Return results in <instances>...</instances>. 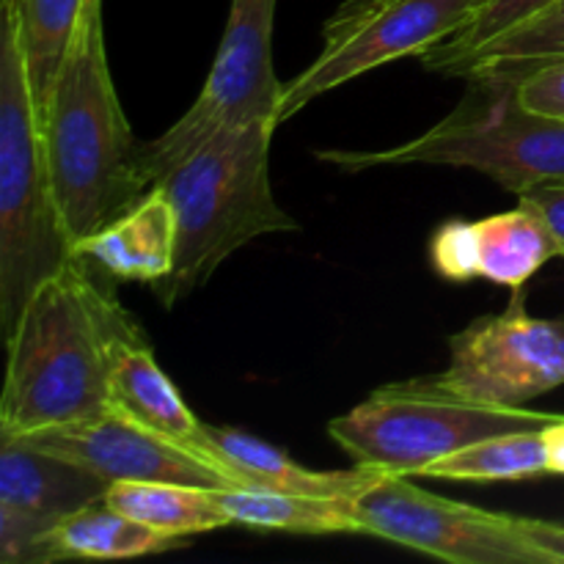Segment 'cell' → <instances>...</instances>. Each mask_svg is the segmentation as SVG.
<instances>
[{
	"label": "cell",
	"instance_id": "obj_1",
	"mask_svg": "<svg viewBox=\"0 0 564 564\" xmlns=\"http://www.w3.org/2000/svg\"><path fill=\"white\" fill-rule=\"evenodd\" d=\"M113 281L91 259L72 253L33 290L6 336L0 435L25 438L110 411L116 352L147 339L116 297Z\"/></svg>",
	"mask_w": 564,
	"mask_h": 564
},
{
	"label": "cell",
	"instance_id": "obj_2",
	"mask_svg": "<svg viewBox=\"0 0 564 564\" xmlns=\"http://www.w3.org/2000/svg\"><path fill=\"white\" fill-rule=\"evenodd\" d=\"M55 202L72 242L152 191L105 53L102 0H88L42 119Z\"/></svg>",
	"mask_w": 564,
	"mask_h": 564
},
{
	"label": "cell",
	"instance_id": "obj_3",
	"mask_svg": "<svg viewBox=\"0 0 564 564\" xmlns=\"http://www.w3.org/2000/svg\"><path fill=\"white\" fill-rule=\"evenodd\" d=\"M273 130L270 121L218 130L158 182L176 213L174 268L152 284L165 308L207 284L231 253L257 237L301 229L270 187Z\"/></svg>",
	"mask_w": 564,
	"mask_h": 564
},
{
	"label": "cell",
	"instance_id": "obj_4",
	"mask_svg": "<svg viewBox=\"0 0 564 564\" xmlns=\"http://www.w3.org/2000/svg\"><path fill=\"white\" fill-rule=\"evenodd\" d=\"M75 253L55 202L14 11L0 0V323L14 330L44 279Z\"/></svg>",
	"mask_w": 564,
	"mask_h": 564
},
{
	"label": "cell",
	"instance_id": "obj_5",
	"mask_svg": "<svg viewBox=\"0 0 564 564\" xmlns=\"http://www.w3.org/2000/svg\"><path fill=\"white\" fill-rule=\"evenodd\" d=\"M314 158L341 171L397 165L474 169L521 196L543 182H564V119L523 108L516 83L474 75L466 77L457 108L413 141L378 152L317 149Z\"/></svg>",
	"mask_w": 564,
	"mask_h": 564
},
{
	"label": "cell",
	"instance_id": "obj_6",
	"mask_svg": "<svg viewBox=\"0 0 564 564\" xmlns=\"http://www.w3.org/2000/svg\"><path fill=\"white\" fill-rule=\"evenodd\" d=\"M560 413L523 405H494L413 378L375 389L361 405L330 419L328 433L361 466L419 477L424 466L457 449L516 430L543 427Z\"/></svg>",
	"mask_w": 564,
	"mask_h": 564
},
{
	"label": "cell",
	"instance_id": "obj_7",
	"mask_svg": "<svg viewBox=\"0 0 564 564\" xmlns=\"http://www.w3.org/2000/svg\"><path fill=\"white\" fill-rule=\"evenodd\" d=\"M477 0H345L323 28V50L297 77L284 83L275 127L308 102L400 58H422L460 31Z\"/></svg>",
	"mask_w": 564,
	"mask_h": 564
},
{
	"label": "cell",
	"instance_id": "obj_8",
	"mask_svg": "<svg viewBox=\"0 0 564 564\" xmlns=\"http://www.w3.org/2000/svg\"><path fill=\"white\" fill-rule=\"evenodd\" d=\"M275 0H231L220 47L196 102L154 141L143 143L149 185H158L209 135L248 121L275 127L284 83L273 66Z\"/></svg>",
	"mask_w": 564,
	"mask_h": 564
},
{
	"label": "cell",
	"instance_id": "obj_9",
	"mask_svg": "<svg viewBox=\"0 0 564 564\" xmlns=\"http://www.w3.org/2000/svg\"><path fill=\"white\" fill-rule=\"evenodd\" d=\"M358 534L455 564H549L518 532L516 516L460 505L386 471L352 499Z\"/></svg>",
	"mask_w": 564,
	"mask_h": 564
},
{
	"label": "cell",
	"instance_id": "obj_10",
	"mask_svg": "<svg viewBox=\"0 0 564 564\" xmlns=\"http://www.w3.org/2000/svg\"><path fill=\"white\" fill-rule=\"evenodd\" d=\"M438 389L494 405H527L564 386V319L534 317L512 290L505 312L485 314L449 339V367L430 375Z\"/></svg>",
	"mask_w": 564,
	"mask_h": 564
},
{
	"label": "cell",
	"instance_id": "obj_11",
	"mask_svg": "<svg viewBox=\"0 0 564 564\" xmlns=\"http://www.w3.org/2000/svg\"><path fill=\"white\" fill-rule=\"evenodd\" d=\"M22 441L75 460L105 482H180L198 488H242L240 479L198 455L191 446L154 433L147 424L110 408L108 413L69 427L44 430Z\"/></svg>",
	"mask_w": 564,
	"mask_h": 564
},
{
	"label": "cell",
	"instance_id": "obj_12",
	"mask_svg": "<svg viewBox=\"0 0 564 564\" xmlns=\"http://www.w3.org/2000/svg\"><path fill=\"white\" fill-rule=\"evenodd\" d=\"M108 488L80 463L0 435V560L44 564V538L66 516L105 501Z\"/></svg>",
	"mask_w": 564,
	"mask_h": 564
},
{
	"label": "cell",
	"instance_id": "obj_13",
	"mask_svg": "<svg viewBox=\"0 0 564 564\" xmlns=\"http://www.w3.org/2000/svg\"><path fill=\"white\" fill-rule=\"evenodd\" d=\"M196 452L218 463L235 479H240L242 488L319 496V499H356L386 474L383 468L361 466V463L347 471H312L292 460L286 452L275 449L242 430L213 427V424H202Z\"/></svg>",
	"mask_w": 564,
	"mask_h": 564
},
{
	"label": "cell",
	"instance_id": "obj_14",
	"mask_svg": "<svg viewBox=\"0 0 564 564\" xmlns=\"http://www.w3.org/2000/svg\"><path fill=\"white\" fill-rule=\"evenodd\" d=\"M75 253L91 259L116 281H163L176 253V213L169 193L154 185L127 213L77 240Z\"/></svg>",
	"mask_w": 564,
	"mask_h": 564
},
{
	"label": "cell",
	"instance_id": "obj_15",
	"mask_svg": "<svg viewBox=\"0 0 564 564\" xmlns=\"http://www.w3.org/2000/svg\"><path fill=\"white\" fill-rule=\"evenodd\" d=\"M110 408L147 424L154 433L196 449L202 424L180 389L160 369L147 339L119 347L110 369Z\"/></svg>",
	"mask_w": 564,
	"mask_h": 564
},
{
	"label": "cell",
	"instance_id": "obj_16",
	"mask_svg": "<svg viewBox=\"0 0 564 564\" xmlns=\"http://www.w3.org/2000/svg\"><path fill=\"white\" fill-rule=\"evenodd\" d=\"M479 246V279L507 290H521L551 259L564 257L554 226L532 202L518 196V207L474 220Z\"/></svg>",
	"mask_w": 564,
	"mask_h": 564
},
{
	"label": "cell",
	"instance_id": "obj_17",
	"mask_svg": "<svg viewBox=\"0 0 564 564\" xmlns=\"http://www.w3.org/2000/svg\"><path fill=\"white\" fill-rule=\"evenodd\" d=\"M185 545V538H171L124 516L108 501H97L66 516L44 538V564L64 560H132Z\"/></svg>",
	"mask_w": 564,
	"mask_h": 564
},
{
	"label": "cell",
	"instance_id": "obj_18",
	"mask_svg": "<svg viewBox=\"0 0 564 564\" xmlns=\"http://www.w3.org/2000/svg\"><path fill=\"white\" fill-rule=\"evenodd\" d=\"M105 501L124 516L171 534V538H193V534L215 532L231 527L229 512L218 499V490L180 482H110Z\"/></svg>",
	"mask_w": 564,
	"mask_h": 564
},
{
	"label": "cell",
	"instance_id": "obj_19",
	"mask_svg": "<svg viewBox=\"0 0 564 564\" xmlns=\"http://www.w3.org/2000/svg\"><path fill=\"white\" fill-rule=\"evenodd\" d=\"M218 499L237 527L290 534H358L352 499H319L264 488H224Z\"/></svg>",
	"mask_w": 564,
	"mask_h": 564
},
{
	"label": "cell",
	"instance_id": "obj_20",
	"mask_svg": "<svg viewBox=\"0 0 564 564\" xmlns=\"http://www.w3.org/2000/svg\"><path fill=\"white\" fill-rule=\"evenodd\" d=\"M11 6L39 121L44 119L88 0H3Z\"/></svg>",
	"mask_w": 564,
	"mask_h": 564
},
{
	"label": "cell",
	"instance_id": "obj_21",
	"mask_svg": "<svg viewBox=\"0 0 564 564\" xmlns=\"http://www.w3.org/2000/svg\"><path fill=\"white\" fill-rule=\"evenodd\" d=\"M549 474L540 427L490 435L424 466L419 477L446 482H521Z\"/></svg>",
	"mask_w": 564,
	"mask_h": 564
},
{
	"label": "cell",
	"instance_id": "obj_22",
	"mask_svg": "<svg viewBox=\"0 0 564 564\" xmlns=\"http://www.w3.org/2000/svg\"><path fill=\"white\" fill-rule=\"evenodd\" d=\"M564 58V0H556L538 17L494 39L457 69V77H494L518 83L538 66Z\"/></svg>",
	"mask_w": 564,
	"mask_h": 564
},
{
	"label": "cell",
	"instance_id": "obj_23",
	"mask_svg": "<svg viewBox=\"0 0 564 564\" xmlns=\"http://www.w3.org/2000/svg\"><path fill=\"white\" fill-rule=\"evenodd\" d=\"M554 3L556 0H477L466 25L457 33H452L449 39H444L441 44L430 47L422 55V64L430 72H438L444 77H457V69L477 50H482L494 39L510 33L512 28L529 22L532 17H538L540 11H545Z\"/></svg>",
	"mask_w": 564,
	"mask_h": 564
},
{
	"label": "cell",
	"instance_id": "obj_24",
	"mask_svg": "<svg viewBox=\"0 0 564 564\" xmlns=\"http://www.w3.org/2000/svg\"><path fill=\"white\" fill-rule=\"evenodd\" d=\"M430 262L441 279L468 284L479 279V246L474 220H446L430 237Z\"/></svg>",
	"mask_w": 564,
	"mask_h": 564
},
{
	"label": "cell",
	"instance_id": "obj_25",
	"mask_svg": "<svg viewBox=\"0 0 564 564\" xmlns=\"http://www.w3.org/2000/svg\"><path fill=\"white\" fill-rule=\"evenodd\" d=\"M518 99L527 110L564 119V58L549 61L516 83Z\"/></svg>",
	"mask_w": 564,
	"mask_h": 564
},
{
	"label": "cell",
	"instance_id": "obj_26",
	"mask_svg": "<svg viewBox=\"0 0 564 564\" xmlns=\"http://www.w3.org/2000/svg\"><path fill=\"white\" fill-rule=\"evenodd\" d=\"M516 527L540 554L545 556L549 564L564 562V527L562 523L538 521V518H521L516 516Z\"/></svg>",
	"mask_w": 564,
	"mask_h": 564
},
{
	"label": "cell",
	"instance_id": "obj_27",
	"mask_svg": "<svg viewBox=\"0 0 564 564\" xmlns=\"http://www.w3.org/2000/svg\"><path fill=\"white\" fill-rule=\"evenodd\" d=\"M521 198L532 202L540 213L549 218V224L554 226L556 237L564 246V182H543V185L529 187L527 193H521Z\"/></svg>",
	"mask_w": 564,
	"mask_h": 564
},
{
	"label": "cell",
	"instance_id": "obj_28",
	"mask_svg": "<svg viewBox=\"0 0 564 564\" xmlns=\"http://www.w3.org/2000/svg\"><path fill=\"white\" fill-rule=\"evenodd\" d=\"M545 446V463H549V474L564 477V416H556L554 422L540 427Z\"/></svg>",
	"mask_w": 564,
	"mask_h": 564
}]
</instances>
